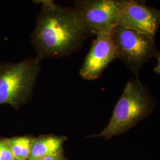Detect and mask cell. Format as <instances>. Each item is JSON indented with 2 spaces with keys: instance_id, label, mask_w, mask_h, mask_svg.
I'll return each mask as SVG.
<instances>
[{
  "instance_id": "cell-9",
  "label": "cell",
  "mask_w": 160,
  "mask_h": 160,
  "mask_svg": "<svg viewBox=\"0 0 160 160\" xmlns=\"http://www.w3.org/2000/svg\"><path fill=\"white\" fill-rule=\"evenodd\" d=\"M33 138L29 137H17L8 139L16 158L28 160L31 152Z\"/></svg>"
},
{
  "instance_id": "cell-11",
  "label": "cell",
  "mask_w": 160,
  "mask_h": 160,
  "mask_svg": "<svg viewBox=\"0 0 160 160\" xmlns=\"http://www.w3.org/2000/svg\"><path fill=\"white\" fill-rule=\"evenodd\" d=\"M38 160H64V158L61 153H59L58 154L45 157Z\"/></svg>"
},
{
  "instance_id": "cell-8",
  "label": "cell",
  "mask_w": 160,
  "mask_h": 160,
  "mask_svg": "<svg viewBox=\"0 0 160 160\" xmlns=\"http://www.w3.org/2000/svg\"><path fill=\"white\" fill-rule=\"evenodd\" d=\"M65 138L54 135L33 138L28 160H38L47 156L61 153Z\"/></svg>"
},
{
  "instance_id": "cell-1",
  "label": "cell",
  "mask_w": 160,
  "mask_h": 160,
  "mask_svg": "<svg viewBox=\"0 0 160 160\" xmlns=\"http://www.w3.org/2000/svg\"><path fill=\"white\" fill-rule=\"evenodd\" d=\"M40 11L32 34V43L40 60L70 55L79 50L89 35L74 9L53 1H39Z\"/></svg>"
},
{
  "instance_id": "cell-6",
  "label": "cell",
  "mask_w": 160,
  "mask_h": 160,
  "mask_svg": "<svg viewBox=\"0 0 160 160\" xmlns=\"http://www.w3.org/2000/svg\"><path fill=\"white\" fill-rule=\"evenodd\" d=\"M119 9L118 24L155 38L160 24V12L144 2L116 1Z\"/></svg>"
},
{
  "instance_id": "cell-5",
  "label": "cell",
  "mask_w": 160,
  "mask_h": 160,
  "mask_svg": "<svg viewBox=\"0 0 160 160\" xmlns=\"http://www.w3.org/2000/svg\"><path fill=\"white\" fill-rule=\"evenodd\" d=\"M88 34H112L118 25L119 9L113 0L75 1L73 7Z\"/></svg>"
},
{
  "instance_id": "cell-10",
  "label": "cell",
  "mask_w": 160,
  "mask_h": 160,
  "mask_svg": "<svg viewBox=\"0 0 160 160\" xmlns=\"http://www.w3.org/2000/svg\"><path fill=\"white\" fill-rule=\"evenodd\" d=\"M16 160L8 139H0V160Z\"/></svg>"
},
{
  "instance_id": "cell-4",
  "label": "cell",
  "mask_w": 160,
  "mask_h": 160,
  "mask_svg": "<svg viewBox=\"0 0 160 160\" xmlns=\"http://www.w3.org/2000/svg\"><path fill=\"white\" fill-rule=\"evenodd\" d=\"M112 35L118 49L119 58L136 75L151 59L160 57L155 38L118 24Z\"/></svg>"
},
{
  "instance_id": "cell-3",
  "label": "cell",
  "mask_w": 160,
  "mask_h": 160,
  "mask_svg": "<svg viewBox=\"0 0 160 160\" xmlns=\"http://www.w3.org/2000/svg\"><path fill=\"white\" fill-rule=\"evenodd\" d=\"M40 61L36 57L18 63H0V105L8 104L17 110L30 101Z\"/></svg>"
},
{
  "instance_id": "cell-2",
  "label": "cell",
  "mask_w": 160,
  "mask_h": 160,
  "mask_svg": "<svg viewBox=\"0 0 160 160\" xmlns=\"http://www.w3.org/2000/svg\"><path fill=\"white\" fill-rule=\"evenodd\" d=\"M154 98L138 79L130 80L114 108L109 124L102 131L88 137L108 141L120 135L148 117L156 106Z\"/></svg>"
},
{
  "instance_id": "cell-7",
  "label": "cell",
  "mask_w": 160,
  "mask_h": 160,
  "mask_svg": "<svg viewBox=\"0 0 160 160\" xmlns=\"http://www.w3.org/2000/svg\"><path fill=\"white\" fill-rule=\"evenodd\" d=\"M119 58L118 49L112 34L97 35L80 69V75L84 80L99 78L109 64Z\"/></svg>"
},
{
  "instance_id": "cell-12",
  "label": "cell",
  "mask_w": 160,
  "mask_h": 160,
  "mask_svg": "<svg viewBox=\"0 0 160 160\" xmlns=\"http://www.w3.org/2000/svg\"><path fill=\"white\" fill-rule=\"evenodd\" d=\"M157 59H158V63L154 69V71L157 74L160 75V57Z\"/></svg>"
},
{
  "instance_id": "cell-13",
  "label": "cell",
  "mask_w": 160,
  "mask_h": 160,
  "mask_svg": "<svg viewBox=\"0 0 160 160\" xmlns=\"http://www.w3.org/2000/svg\"><path fill=\"white\" fill-rule=\"evenodd\" d=\"M16 160H17V159H16Z\"/></svg>"
}]
</instances>
